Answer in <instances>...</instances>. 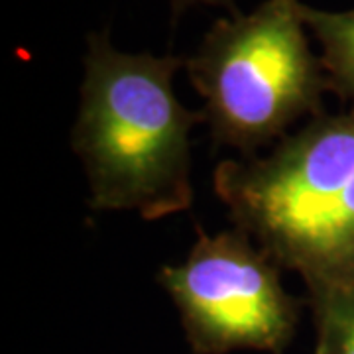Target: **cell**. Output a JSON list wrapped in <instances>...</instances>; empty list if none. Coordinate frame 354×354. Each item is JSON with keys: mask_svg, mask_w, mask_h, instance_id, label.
Segmentation results:
<instances>
[{"mask_svg": "<svg viewBox=\"0 0 354 354\" xmlns=\"http://www.w3.org/2000/svg\"><path fill=\"white\" fill-rule=\"evenodd\" d=\"M71 150L83 164L93 211H128L144 221L189 211L191 130L207 122L177 99L185 57L116 50L91 32Z\"/></svg>", "mask_w": 354, "mask_h": 354, "instance_id": "6da1fadb", "label": "cell"}, {"mask_svg": "<svg viewBox=\"0 0 354 354\" xmlns=\"http://www.w3.org/2000/svg\"><path fill=\"white\" fill-rule=\"evenodd\" d=\"M171 2V8L174 14H181L183 10H187L191 6H199V4H207V6H223L228 8L232 14H239L236 6H234V0H169Z\"/></svg>", "mask_w": 354, "mask_h": 354, "instance_id": "52a82bcc", "label": "cell"}, {"mask_svg": "<svg viewBox=\"0 0 354 354\" xmlns=\"http://www.w3.org/2000/svg\"><path fill=\"white\" fill-rule=\"evenodd\" d=\"M213 187L234 227L307 291L354 279V106L311 118L268 156L218 164Z\"/></svg>", "mask_w": 354, "mask_h": 354, "instance_id": "7a4b0ae2", "label": "cell"}, {"mask_svg": "<svg viewBox=\"0 0 354 354\" xmlns=\"http://www.w3.org/2000/svg\"><path fill=\"white\" fill-rule=\"evenodd\" d=\"M195 230L185 260L158 272L193 354L286 353L297 333L301 301L283 288L281 268L241 228Z\"/></svg>", "mask_w": 354, "mask_h": 354, "instance_id": "277c9868", "label": "cell"}, {"mask_svg": "<svg viewBox=\"0 0 354 354\" xmlns=\"http://www.w3.org/2000/svg\"><path fill=\"white\" fill-rule=\"evenodd\" d=\"M301 0H264L209 28L185 69L216 144L244 156L323 114L329 83L305 36Z\"/></svg>", "mask_w": 354, "mask_h": 354, "instance_id": "3957f363", "label": "cell"}, {"mask_svg": "<svg viewBox=\"0 0 354 354\" xmlns=\"http://www.w3.org/2000/svg\"><path fill=\"white\" fill-rule=\"evenodd\" d=\"M317 342L315 354H354V279L309 291Z\"/></svg>", "mask_w": 354, "mask_h": 354, "instance_id": "8992f818", "label": "cell"}, {"mask_svg": "<svg viewBox=\"0 0 354 354\" xmlns=\"http://www.w3.org/2000/svg\"><path fill=\"white\" fill-rule=\"evenodd\" d=\"M304 20L321 46L329 91L354 101V8L330 12L304 4Z\"/></svg>", "mask_w": 354, "mask_h": 354, "instance_id": "5b68a950", "label": "cell"}]
</instances>
